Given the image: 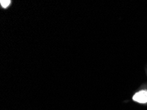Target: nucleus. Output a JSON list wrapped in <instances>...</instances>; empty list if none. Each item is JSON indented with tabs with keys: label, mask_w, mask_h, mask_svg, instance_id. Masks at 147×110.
<instances>
[{
	"label": "nucleus",
	"mask_w": 147,
	"mask_h": 110,
	"mask_svg": "<svg viewBox=\"0 0 147 110\" xmlns=\"http://www.w3.org/2000/svg\"><path fill=\"white\" fill-rule=\"evenodd\" d=\"M0 2H1V5L3 8H7V7H9L10 5L11 4V1L10 0H1L0 1Z\"/></svg>",
	"instance_id": "f03ea898"
},
{
	"label": "nucleus",
	"mask_w": 147,
	"mask_h": 110,
	"mask_svg": "<svg viewBox=\"0 0 147 110\" xmlns=\"http://www.w3.org/2000/svg\"><path fill=\"white\" fill-rule=\"evenodd\" d=\"M133 100L140 104L147 103V91L141 90L136 93L133 97Z\"/></svg>",
	"instance_id": "f257e3e1"
}]
</instances>
